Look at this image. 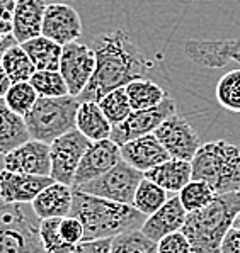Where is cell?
<instances>
[{"label": "cell", "instance_id": "5b68a950", "mask_svg": "<svg viewBox=\"0 0 240 253\" xmlns=\"http://www.w3.org/2000/svg\"><path fill=\"white\" fill-rule=\"evenodd\" d=\"M79 106V99L73 95L40 97L24 116L31 139L51 145L60 136L73 131Z\"/></svg>", "mask_w": 240, "mask_h": 253}, {"label": "cell", "instance_id": "3957f363", "mask_svg": "<svg viewBox=\"0 0 240 253\" xmlns=\"http://www.w3.org/2000/svg\"><path fill=\"white\" fill-rule=\"evenodd\" d=\"M240 211V192L222 194L211 204L188 212L181 231L188 238L192 253H222V241Z\"/></svg>", "mask_w": 240, "mask_h": 253}, {"label": "cell", "instance_id": "d6a6232c", "mask_svg": "<svg viewBox=\"0 0 240 253\" xmlns=\"http://www.w3.org/2000/svg\"><path fill=\"white\" fill-rule=\"evenodd\" d=\"M60 219L61 217H53V219H43L38 226L40 238L43 241L46 253H73L75 247L68 245L60 235Z\"/></svg>", "mask_w": 240, "mask_h": 253}, {"label": "cell", "instance_id": "ffe728a7", "mask_svg": "<svg viewBox=\"0 0 240 253\" xmlns=\"http://www.w3.org/2000/svg\"><path fill=\"white\" fill-rule=\"evenodd\" d=\"M73 189L70 185L51 182L46 189H43L38 197L31 202L33 211L38 217L43 219H53V217L70 216L72 211Z\"/></svg>", "mask_w": 240, "mask_h": 253}, {"label": "cell", "instance_id": "f546056e", "mask_svg": "<svg viewBox=\"0 0 240 253\" xmlns=\"http://www.w3.org/2000/svg\"><path fill=\"white\" fill-rule=\"evenodd\" d=\"M177 196H179L181 204L184 206L186 211L194 212V211H199V209L206 208L208 204H211L213 199L216 197V194L206 182L191 180Z\"/></svg>", "mask_w": 240, "mask_h": 253}, {"label": "cell", "instance_id": "7402d4cb", "mask_svg": "<svg viewBox=\"0 0 240 253\" xmlns=\"http://www.w3.org/2000/svg\"><path fill=\"white\" fill-rule=\"evenodd\" d=\"M29 139L31 136L24 118L10 111L5 99L0 97V155L5 157Z\"/></svg>", "mask_w": 240, "mask_h": 253}, {"label": "cell", "instance_id": "ba28073f", "mask_svg": "<svg viewBox=\"0 0 240 253\" xmlns=\"http://www.w3.org/2000/svg\"><path fill=\"white\" fill-rule=\"evenodd\" d=\"M177 114V107L172 97H165L162 104L152 109H142V111H131V114L121 124L113 127L111 138L118 146L138 139L142 136L153 134L157 127L170 116Z\"/></svg>", "mask_w": 240, "mask_h": 253}, {"label": "cell", "instance_id": "7a4b0ae2", "mask_svg": "<svg viewBox=\"0 0 240 253\" xmlns=\"http://www.w3.org/2000/svg\"><path fill=\"white\" fill-rule=\"evenodd\" d=\"M70 216L84 224V241L109 240L126 231L140 229L146 219L133 206L100 199L79 189H73Z\"/></svg>", "mask_w": 240, "mask_h": 253}, {"label": "cell", "instance_id": "ee69618b", "mask_svg": "<svg viewBox=\"0 0 240 253\" xmlns=\"http://www.w3.org/2000/svg\"><path fill=\"white\" fill-rule=\"evenodd\" d=\"M232 228H237V229H240V211H239L237 216H235V219H234V224H232Z\"/></svg>", "mask_w": 240, "mask_h": 253}, {"label": "cell", "instance_id": "d6986e66", "mask_svg": "<svg viewBox=\"0 0 240 253\" xmlns=\"http://www.w3.org/2000/svg\"><path fill=\"white\" fill-rule=\"evenodd\" d=\"M46 5L45 0H17L12 15V36L19 44L41 36Z\"/></svg>", "mask_w": 240, "mask_h": 253}, {"label": "cell", "instance_id": "4dcf8cb0", "mask_svg": "<svg viewBox=\"0 0 240 253\" xmlns=\"http://www.w3.org/2000/svg\"><path fill=\"white\" fill-rule=\"evenodd\" d=\"M216 100L230 112H240V68L230 70L218 80Z\"/></svg>", "mask_w": 240, "mask_h": 253}, {"label": "cell", "instance_id": "d4e9b609", "mask_svg": "<svg viewBox=\"0 0 240 253\" xmlns=\"http://www.w3.org/2000/svg\"><path fill=\"white\" fill-rule=\"evenodd\" d=\"M130 99V106L133 111H142V109L157 107L169 97V93L164 90L158 84L150 79H138L133 80L125 87Z\"/></svg>", "mask_w": 240, "mask_h": 253}, {"label": "cell", "instance_id": "b9f144b4", "mask_svg": "<svg viewBox=\"0 0 240 253\" xmlns=\"http://www.w3.org/2000/svg\"><path fill=\"white\" fill-rule=\"evenodd\" d=\"M22 253H46L45 247H43V241H41V238L34 240L33 243H31L29 247L26 248V250L22 252Z\"/></svg>", "mask_w": 240, "mask_h": 253}, {"label": "cell", "instance_id": "836d02e7", "mask_svg": "<svg viewBox=\"0 0 240 253\" xmlns=\"http://www.w3.org/2000/svg\"><path fill=\"white\" fill-rule=\"evenodd\" d=\"M29 84L34 87L40 97H65L70 95L60 72H36L31 77Z\"/></svg>", "mask_w": 240, "mask_h": 253}, {"label": "cell", "instance_id": "60d3db41", "mask_svg": "<svg viewBox=\"0 0 240 253\" xmlns=\"http://www.w3.org/2000/svg\"><path fill=\"white\" fill-rule=\"evenodd\" d=\"M10 85H12V82L9 80L5 70H3V67L0 65V97H5V93L10 88Z\"/></svg>", "mask_w": 240, "mask_h": 253}, {"label": "cell", "instance_id": "603a6c76", "mask_svg": "<svg viewBox=\"0 0 240 253\" xmlns=\"http://www.w3.org/2000/svg\"><path fill=\"white\" fill-rule=\"evenodd\" d=\"M75 129L94 143L109 139L113 126L100 111L97 102H80L79 111H77Z\"/></svg>", "mask_w": 240, "mask_h": 253}, {"label": "cell", "instance_id": "4316f807", "mask_svg": "<svg viewBox=\"0 0 240 253\" xmlns=\"http://www.w3.org/2000/svg\"><path fill=\"white\" fill-rule=\"evenodd\" d=\"M167 199H169L167 190L143 177L137 192H135V199L131 206H133L137 211H140L143 216L148 217V216H152L153 212H157L158 209L167 202Z\"/></svg>", "mask_w": 240, "mask_h": 253}, {"label": "cell", "instance_id": "8fae6325", "mask_svg": "<svg viewBox=\"0 0 240 253\" xmlns=\"http://www.w3.org/2000/svg\"><path fill=\"white\" fill-rule=\"evenodd\" d=\"M96 70V54L87 44L75 41L65 44L61 49L60 70L65 84L68 87V93L79 97L87 87L92 73Z\"/></svg>", "mask_w": 240, "mask_h": 253}, {"label": "cell", "instance_id": "1f68e13d", "mask_svg": "<svg viewBox=\"0 0 240 253\" xmlns=\"http://www.w3.org/2000/svg\"><path fill=\"white\" fill-rule=\"evenodd\" d=\"M3 99H5V104L9 106L10 111L24 118L34 107L40 95H38V92L34 90V87L29 82H17V84L10 85V88L7 90Z\"/></svg>", "mask_w": 240, "mask_h": 253}, {"label": "cell", "instance_id": "d590c367", "mask_svg": "<svg viewBox=\"0 0 240 253\" xmlns=\"http://www.w3.org/2000/svg\"><path fill=\"white\" fill-rule=\"evenodd\" d=\"M158 253H192V248L189 245L188 238L183 231H176L172 235L164 236L157 243Z\"/></svg>", "mask_w": 240, "mask_h": 253}, {"label": "cell", "instance_id": "7c38bea8", "mask_svg": "<svg viewBox=\"0 0 240 253\" xmlns=\"http://www.w3.org/2000/svg\"><path fill=\"white\" fill-rule=\"evenodd\" d=\"M121 160V146L116 145L113 139H102V141L91 143L89 150L85 151L82 160H80L72 187L77 189V187L100 177V175L109 172Z\"/></svg>", "mask_w": 240, "mask_h": 253}, {"label": "cell", "instance_id": "9c48e42d", "mask_svg": "<svg viewBox=\"0 0 240 253\" xmlns=\"http://www.w3.org/2000/svg\"><path fill=\"white\" fill-rule=\"evenodd\" d=\"M38 238L40 231L21 204L0 206V253H22Z\"/></svg>", "mask_w": 240, "mask_h": 253}, {"label": "cell", "instance_id": "8d00e7d4", "mask_svg": "<svg viewBox=\"0 0 240 253\" xmlns=\"http://www.w3.org/2000/svg\"><path fill=\"white\" fill-rule=\"evenodd\" d=\"M111 241H113V238L82 241L73 253H111Z\"/></svg>", "mask_w": 240, "mask_h": 253}, {"label": "cell", "instance_id": "83f0119b", "mask_svg": "<svg viewBox=\"0 0 240 253\" xmlns=\"http://www.w3.org/2000/svg\"><path fill=\"white\" fill-rule=\"evenodd\" d=\"M97 104L113 127L121 124L123 121L131 114V111H133L130 106V99H128L125 87L116 88V90H111L109 93H106Z\"/></svg>", "mask_w": 240, "mask_h": 253}, {"label": "cell", "instance_id": "f35d334b", "mask_svg": "<svg viewBox=\"0 0 240 253\" xmlns=\"http://www.w3.org/2000/svg\"><path fill=\"white\" fill-rule=\"evenodd\" d=\"M15 5H17V0H0V17L12 21Z\"/></svg>", "mask_w": 240, "mask_h": 253}, {"label": "cell", "instance_id": "2e32d148", "mask_svg": "<svg viewBox=\"0 0 240 253\" xmlns=\"http://www.w3.org/2000/svg\"><path fill=\"white\" fill-rule=\"evenodd\" d=\"M51 182H55L51 177L2 170L0 172V199L3 201V204H28L36 199L38 194Z\"/></svg>", "mask_w": 240, "mask_h": 253}, {"label": "cell", "instance_id": "5bb4252c", "mask_svg": "<svg viewBox=\"0 0 240 253\" xmlns=\"http://www.w3.org/2000/svg\"><path fill=\"white\" fill-rule=\"evenodd\" d=\"M184 53L192 63L204 68H223L230 61L240 63V38L237 40L199 41L189 40L184 44Z\"/></svg>", "mask_w": 240, "mask_h": 253}, {"label": "cell", "instance_id": "e575fe53", "mask_svg": "<svg viewBox=\"0 0 240 253\" xmlns=\"http://www.w3.org/2000/svg\"><path fill=\"white\" fill-rule=\"evenodd\" d=\"M60 235L72 247H79L84 241V224L77 217L65 216L60 219Z\"/></svg>", "mask_w": 240, "mask_h": 253}, {"label": "cell", "instance_id": "277c9868", "mask_svg": "<svg viewBox=\"0 0 240 253\" xmlns=\"http://www.w3.org/2000/svg\"><path fill=\"white\" fill-rule=\"evenodd\" d=\"M192 180H203L216 196L240 192V148L216 139L201 145L191 160Z\"/></svg>", "mask_w": 240, "mask_h": 253}, {"label": "cell", "instance_id": "7bdbcfd3", "mask_svg": "<svg viewBox=\"0 0 240 253\" xmlns=\"http://www.w3.org/2000/svg\"><path fill=\"white\" fill-rule=\"evenodd\" d=\"M0 34H5V36L12 34V21L10 19L0 17Z\"/></svg>", "mask_w": 240, "mask_h": 253}, {"label": "cell", "instance_id": "e0dca14e", "mask_svg": "<svg viewBox=\"0 0 240 253\" xmlns=\"http://www.w3.org/2000/svg\"><path fill=\"white\" fill-rule=\"evenodd\" d=\"M186 217H188V211L181 204L179 196L169 197L167 202L157 212L146 217L140 231L145 236H148L150 240L158 243L164 236L181 231L186 223Z\"/></svg>", "mask_w": 240, "mask_h": 253}, {"label": "cell", "instance_id": "74e56055", "mask_svg": "<svg viewBox=\"0 0 240 253\" xmlns=\"http://www.w3.org/2000/svg\"><path fill=\"white\" fill-rule=\"evenodd\" d=\"M222 253H240V229H228V233L222 241Z\"/></svg>", "mask_w": 240, "mask_h": 253}, {"label": "cell", "instance_id": "30bf717a", "mask_svg": "<svg viewBox=\"0 0 240 253\" xmlns=\"http://www.w3.org/2000/svg\"><path fill=\"white\" fill-rule=\"evenodd\" d=\"M160 145L167 150L170 158L191 162L201 148L199 136L189 121L179 114L170 116L153 133Z\"/></svg>", "mask_w": 240, "mask_h": 253}, {"label": "cell", "instance_id": "ac0fdd59", "mask_svg": "<svg viewBox=\"0 0 240 253\" xmlns=\"http://www.w3.org/2000/svg\"><path fill=\"white\" fill-rule=\"evenodd\" d=\"M121 158L128 165L145 173L153 167L167 162L170 157L155 134H146L130 143H125L121 146Z\"/></svg>", "mask_w": 240, "mask_h": 253}, {"label": "cell", "instance_id": "cb8c5ba5", "mask_svg": "<svg viewBox=\"0 0 240 253\" xmlns=\"http://www.w3.org/2000/svg\"><path fill=\"white\" fill-rule=\"evenodd\" d=\"M22 49L28 53L36 72H58L60 70V58L63 46L48 40L45 36H38L34 40L22 42Z\"/></svg>", "mask_w": 240, "mask_h": 253}, {"label": "cell", "instance_id": "6da1fadb", "mask_svg": "<svg viewBox=\"0 0 240 253\" xmlns=\"http://www.w3.org/2000/svg\"><path fill=\"white\" fill-rule=\"evenodd\" d=\"M96 70L79 102H99L106 93L126 87L130 82L145 79L150 63L130 34L123 29L99 34L92 44Z\"/></svg>", "mask_w": 240, "mask_h": 253}, {"label": "cell", "instance_id": "ab89813d", "mask_svg": "<svg viewBox=\"0 0 240 253\" xmlns=\"http://www.w3.org/2000/svg\"><path fill=\"white\" fill-rule=\"evenodd\" d=\"M14 44H19V42L15 41V38L12 36V34H9V36H5V34H0V60H2L3 53H5L9 48H12Z\"/></svg>", "mask_w": 240, "mask_h": 253}, {"label": "cell", "instance_id": "f1b7e54d", "mask_svg": "<svg viewBox=\"0 0 240 253\" xmlns=\"http://www.w3.org/2000/svg\"><path fill=\"white\" fill-rule=\"evenodd\" d=\"M111 253H158L157 243L145 236L140 229L126 231L114 236L111 241Z\"/></svg>", "mask_w": 240, "mask_h": 253}, {"label": "cell", "instance_id": "8992f818", "mask_svg": "<svg viewBox=\"0 0 240 253\" xmlns=\"http://www.w3.org/2000/svg\"><path fill=\"white\" fill-rule=\"evenodd\" d=\"M142 180L143 172L133 169L125 160H121L109 172L87 182V184L77 187V189L85 194H91V196L100 197V199L131 206L135 199V192H137Z\"/></svg>", "mask_w": 240, "mask_h": 253}, {"label": "cell", "instance_id": "52a82bcc", "mask_svg": "<svg viewBox=\"0 0 240 253\" xmlns=\"http://www.w3.org/2000/svg\"><path fill=\"white\" fill-rule=\"evenodd\" d=\"M91 143V139H87L77 129L55 139L49 145V155H51V173H49V177L55 182L72 187L80 160H82L85 151L89 150Z\"/></svg>", "mask_w": 240, "mask_h": 253}, {"label": "cell", "instance_id": "9a60e30c", "mask_svg": "<svg viewBox=\"0 0 240 253\" xmlns=\"http://www.w3.org/2000/svg\"><path fill=\"white\" fill-rule=\"evenodd\" d=\"M3 170L49 177V173H51L49 145L36 141V139H29V141L22 143L21 146H17L3 157Z\"/></svg>", "mask_w": 240, "mask_h": 253}, {"label": "cell", "instance_id": "44dd1931", "mask_svg": "<svg viewBox=\"0 0 240 253\" xmlns=\"http://www.w3.org/2000/svg\"><path fill=\"white\" fill-rule=\"evenodd\" d=\"M143 177L152 180L153 184L160 185L169 192H177L184 189L192 180V167L191 162L169 158L167 162L153 167L152 170L143 173Z\"/></svg>", "mask_w": 240, "mask_h": 253}, {"label": "cell", "instance_id": "4fadbf2b", "mask_svg": "<svg viewBox=\"0 0 240 253\" xmlns=\"http://www.w3.org/2000/svg\"><path fill=\"white\" fill-rule=\"evenodd\" d=\"M41 36L65 46L82 36V19L68 3H48L43 19Z\"/></svg>", "mask_w": 240, "mask_h": 253}, {"label": "cell", "instance_id": "484cf974", "mask_svg": "<svg viewBox=\"0 0 240 253\" xmlns=\"http://www.w3.org/2000/svg\"><path fill=\"white\" fill-rule=\"evenodd\" d=\"M0 65L5 70L7 77L12 84L17 82H29L31 77L36 73L33 61L29 60L28 53L22 49L21 44H14L12 48H9L3 53Z\"/></svg>", "mask_w": 240, "mask_h": 253}]
</instances>
